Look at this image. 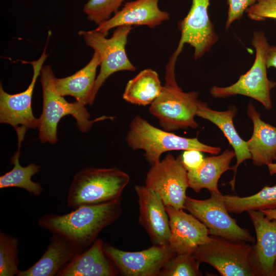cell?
Listing matches in <instances>:
<instances>
[{
  "label": "cell",
  "mask_w": 276,
  "mask_h": 276,
  "mask_svg": "<svg viewBox=\"0 0 276 276\" xmlns=\"http://www.w3.org/2000/svg\"><path fill=\"white\" fill-rule=\"evenodd\" d=\"M122 198L99 204L80 206L66 214L45 215L38 220L39 226L59 234L81 251L88 248L100 232L117 220L122 213Z\"/></svg>",
  "instance_id": "1"
},
{
  "label": "cell",
  "mask_w": 276,
  "mask_h": 276,
  "mask_svg": "<svg viewBox=\"0 0 276 276\" xmlns=\"http://www.w3.org/2000/svg\"><path fill=\"white\" fill-rule=\"evenodd\" d=\"M179 54L175 51L171 57L166 66L162 91L149 109L164 130L170 132L198 127L195 120L200 102L198 93L184 92L176 81L175 65Z\"/></svg>",
  "instance_id": "2"
},
{
  "label": "cell",
  "mask_w": 276,
  "mask_h": 276,
  "mask_svg": "<svg viewBox=\"0 0 276 276\" xmlns=\"http://www.w3.org/2000/svg\"><path fill=\"white\" fill-rule=\"evenodd\" d=\"M55 76L52 67H42L40 82L42 86L43 107L38 119L39 139L41 143L55 144L57 141V126L62 118L72 116L76 120L77 126L82 132H87L96 122L113 117L102 116L90 120V114L85 105L78 102H68L57 91L54 84Z\"/></svg>",
  "instance_id": "3"
},
{
  "label": "cell",
  "mask_w": 276,
  "mask_h": 276,
  "mask_svg": "<svg viewBox=\"0 0 276 276\" xmlns=\"http://www.w3.org/2000/svg\"><path fill=\"white\" fill-rule=\"evenodd\" d=\"M129 147L142 150L144 156L151 166L160 162L161 155L167 151L197 150L212 154H218L221 149L207 145L197 137L187 138L157 128L139 115L131 121L125 138Z\"/></svg>",
  "instance_id": "4"
},
{
  "label": "cell",
  "mask_w": 276,
  "mask_h": 276,
  "mask_svg": "<svg viewBox=\"0 0 276 276\" xmlns=\"http://www.w3.org/2000/svg\"><path fill=\"white\" fill-rule=\"evenodd\" d=\"M129 180V175L117 167L83 169L74 176L67 196V206L75 209L121 198Z\"/></svg>",
  "instance_id": "5"
},
{
  "label": "cell",
  "mask_w": 276,
  "mask_h": 276,
  "mask_svg": "<svg viewBox=\"0 0 276 276\" xmlns=\"http://www.w3.org/2000/svg\"><path fill=\"white\" fill-rule=\"evenodd\" d=\"M251 44L256 55L250 68L241 75L235 83L226 87L214 86L210 93L216 98H226L238 95L248 97L269 110L272 107L271 90L276 86V82L267 77L266 59L270 45L263 31L254 32Z\"/></svg>",
  "instance_id": "6"
},
{
  "label": "cell",
  "mask_w": 276,
  "mask_h": 276,
  "mask_svg": "<svg viewBox=\"0 0 276 276\" xmlns=\"http://www.w3.org/2000/svg\"><path fill=\"white\" fill-rule=\"evenodd\" d=\"M131 26L117 27L112 36L106 38L104 33L96 30L80 31L86 44L97 52L100 57V70L97 76L88 104L91 105L98 91L106 80L112 74L121 71H134L136 67L128 59L126 45L127 37L131 30Z\"/></svg>",
  "instance_id": "7"
},
{
  "label": "cell",
  "mask_w": 276,
  "mask_h": 276,
  "mask_svg": "<svg viewBox=\"0 0 276 276\" xmlns=\"http://www.w3.org/2000/svg\"><path fill=\"white\" fill-rule=\"evenodd\" d=\"M252 245L212 236L193 254L200 263L214 267L222 276H257L252 260Z\"/></svg>",
  "instance_id": "8"
},
{
  "label": "cell",
  "mask_w": 276,
  "mask_h": 276,
  "mask_svg": "<svg viewBox=\"0 0 276 276\" xmlns=\"http://www.w3.org/2000/svg\"><path fill=\"white\" fill-rule=\"evenodd\" d=\"M210 194V197L204 200L187 196L185 209L208 228L210 235L235 241L254 243L255 239L249 231L240 227L229 215L220 191Z\"/></svg>",
  "instance_id": "9"
},
{
  "label": "cell",
  "mask_w": 276,
  "mask_h": 276,
  "mask_svg": "<svg viewBox=\"0 0 276 276\" xmlns=\"http://www.w3.org/2000/svg\"><path fill=\"white\" fill-rule=\"evenodd\" d=\"M154 191L165 206L185 209L186 191L189 186L188 171L181 157L168 153L158 163L151 166L145 179V185Z\"/></svg>",
  "instance_id": "10"
},
{
  "label": "cell",
  "mask_w": 276,
  "mask_h": 276,
  "mask_svg": "<svg viewBox=\"0 0 276 276\" xmlns=\"http://www.w3.org/2000/svg\"><path fill=\"white\" fill-rule=\"evenodd\" d=\"M103 250L122 275L158 276L166 263L176 255L169 244L154 245L139 251H126L104 243Z\"/></svg>",
  "instance_id": "11"
},
{
  "label": "cell",
  "mask_w": 276,
  "mask_h": 276,
  "mask_svg": "<svg viewBox=\"0 0 276 276\" xmlns=\"http://www.w3.org/2000/svg\"><path fill=\"white\" fill-rule=\"evenodd\" d=\"M210 1L192 0L189 13L178 24L181 36L177 49L182 51L185 44H189L195 59L209 52L218 39L209 15Z\"/></svg>",
  "instance_id": "12"
},
{
  "label": "cell",
  "mask_w": 276,
  "mask_h": 276,
  "mask_svg": "<svg viewBox=\"0 0 276 276\" xmlns=\"http://www.w3.org/2000/svg\"><path fill=\"white\" fill-rule=\"evenodd\" d=\"M47 44L39 58L31 62L33 75L31 82L23 92L14 95L6 93L0 84V123L9 124L15 129L19 127L26 130L38 127L36 119L32 109V98L37 79L40 75L42 65L48 56L46 53Z\"/></svg>",
  "instance_id": "13"
},
{
  "label": "cell",
  "mask_w": 276,
  "mask_h": 276,
  "mask_svg": "<svg viewBox=\"0 0 276 276\" xmlns=\"http://www.w3.org/2000/svg\"><path fill=\"white\" fill-rule=\"evenodd\" d=\"M165 208L170 229L169 244L176 254H193L199 246L212 240L208 228L193 215L183 209Z\"/></svg>",
  "instance_id": "14"
},
{
  "label": "cell",
  "mask_w": 276,
  "mask_h": 276,
  "mask_svg": "<svg viewBox=\"0 0 276 276\" xmlns=\"http://www.w3.org/2000/svg\"><path fill=\"white\" fill-rule=\"evenodd\" d=\"M138 197L139 222L154 245L169 244L170 229L168 214L160 197L145 186H135Z\"/></svg>",
  "instance_id": "15"
},
{
  "label": "cell",
  "mask_w": 276,
  "mask_h": 276,
  "mask_svg": "<svg viewBox=\"0 0 276 276\" xmlns=\"http://www.w3.org/2000/svg\"><path fill=\"white\" fill-rule=\"evenodd\" d=\"M247 212L256 235L252 260L257 276H271L276 260V220L268 219L260 211Z\"/></svg>",
  "instance_id": "16"
},
{
  "label": "cell",
  "mask_w": 276,
  "mask_h": 276,
  "mask_svg": "<svg viewBox=\"0 0 276 276\" xmlns=\"http://www.w3.org/2000/svg\"><path fill=\"white\" fill-rule=\"evenodd\" d=\"M159 0H135L126 3L121 10L95 29L107 35L122 26H146L154 28L170 19V14L158 7Z\"/></svg>",
  "instance_id": "17"
},
{
  "label": "cell",
  "mask_w": 276,
  "mask_h": 276,
  "mask_svg": "<svg viewBox=\"0 0 276 276\" xmlns=\"http://www.w3.org/2000/svg\"><path fill=\"white\" fill-rule=\"evenodd\" d=\"M103 241L97 238L87 249L78 253L58 276H115L118 269L103 250Z\"/></svg>",
  "instance_id": "18"
},
{
  "label": "cell",
  "mask_w": 276,
  "mask_h": 276,
  "mask_svg": "<svg viewBox=\"0 0 276 276\" xmlns=\"http://www.w3.org/2000/svg\"><path fill=\"white\" fill-rule=\"evenodd\" d=\"M237 108L231 106L225 111L215 110L210 108L206 103L200 100L196 116L210 121L216 125L223 132L234 149L236 157V164L232 167L234 177L229 181L232 190H234L235 177L237 169L243 162L251 158L246 141H244L236 130L233 119L237 114Z\"/></svg>",
  "instance_id": "19"
},
{
  "label": "cell",
  "mask_w": 276,
  "mask_h": 276,
  "mask_svg": "<svg viewBox=\"0 0 276 276\" xmlns=\"http://www.w3.org/2000/svg\"><path fill=\"white\" fill-rule=\"evenodd\" d=\"M80 250L63 236L53 233L48 247L39 260L27 269L19 270L17 276H53Z\"/></svg>",
  "instance_id": "20"
},
{
  "label": "cell",
  "mask_w": 276,
  "mask_h": 276,
  "mask_svg": "<svg viewBox=\"0 0 276 276\" xmlns=\"http://www.w3.org/2000/svg\"><path fill=\"white\" fill-rule=\"evenodd\" d=\"M247 114L253 123V132L247 142L252 163L267 166L276 160V127L263 121L251 103Z\"/></svg>",
  "instance_id": "21"
},
{
  "label": "cell",
  "mask_w": 276,
  "mask_h": 276,
  "mask_svg": "<svg viewBox=\"0 0 276 276\" xmlns=\"http://www.w3.org/2000/svg\"><path fill=\"white\" fill-rule=\"evenodd\" d=\"M99 53L95 51L89 62L73 75L64 78H55L54 84L62 96H71L77 101L88 104L96 79L97 69L100 65Z\"/></svg>",
  "instance_id": "22"
},
{
  "label": "cell",
  "mask_w": 276,
  "mask_h": 276,
  "mask_svg": "<svg viewBox=\"0 0 276 276\" xmlns=\"http://www.w3.org/2000/svg\"><path fill=\"white\" fill-rule=\"evenodd\" d=\"M235 156L234 150L226 149L220 155L204 158L197 169L188 172L189 187L196 193L203 189L219 191L218 180L223 173L232 170L230 164Z\"/></svg>",
  "instance_id": "23"
},
{
  "label": "cell",
  "mask_w": 276,
  "mask_h": 276,
  "mask_svg": "<svg viewBox=\"0 0 276 276\" xmlns=\"http://www.w3.org/2000/svg\"><path fill=\"white\" fill-rule=\"evenodd\" d=\"M163 87L158 74L152 69H145L128 81L123 98L132 104L150 105L159 96Z\"/></svg>",
  "instance_id": "24"
},
{
  "label": "cell",
  "mask_w": 276,
  "mask_h": 276,
  "mask_svg": "<svg viewBox=\"0 0 276 276\" xmlns=\"http://www.w3.org/2000/svg\"><path fill=\"white\" fill-rule=\"evenodd\" d=\"M18 150L11 158L13 169L0 176V189L16 187L23 189L35 196H40L43 188L41 185L32 180V177L40 171V166L31 163L22 167L19 163L20 148L25 136L18 135Z\"/></svg>",
  "instance_id": "25"
},
{
  "label": "cell",
  "mask_w": 276,
  "mask_h": 276,
  "mask_svg": "<svg viewBox=\"0 0 276 276\" xmlns=\"http://www.w3.org/2000/svg\"><path fill=\"white\" fill-rule=\"evenodd\" d=\"M225 205L229 213L241 214L249 210L261 211L276 209V185L265 186L249 196L223 195Z\"/></svg>",
  "instance_id": "26"
},
{
  "label": "cell",
  "mask_w": 276,
  "mask_h": 276,
  "mask_svg": "<svg viewBox=\"0 0 276 276\" xmlns=\"http://www.w3.org/2000/svg\"><path fill=\"white\" fill-rule=\"evenodd\" d=\"M18 240L0 232V276L17 275L19 270Z\"/></svg>",
  "instance_id": "27"
},
{
  "label": "cell",
  "mask_w": 276,
  "mask_h": 276,
  "mask_svg": "<svg viewBox=\"0 0 276 276\" xmlns=\"http://www.w3.org/2000/svg\"><path fill=\"white\" fill-rule=\"evenodd\" d=\"M200 264L193 254H176L166 263L158 276H201Z\"/></svg>",
  "instance_id": "28"
},
{
  "label": "cell",
  "mask_w": 276,
  "mask_h": 276,
  "mask_svg": "<svg viewBox=\"0 0 276 276\" xmlns=\"http://www.w3.org/2000/svg\"><path fill=\"white\" fill-rule=\"evenodd\" d=\"M125 0H89L84 6L83 11L87 19L97 25L110 18Z\"/></svg>",
  "instance_id": "29"
},
{
  "label": "cell",
  "mask_w": 276,
  "mask_h": 276,
  "mask_svg": "<svg viewBox=\"0 0 276 276\" xmlns=\"http://www.w3.org/2000/svg\"><path fill=\"white\" fill-rule=\"evenodd\" d=\"M246 12L249 19L255 21L276 19V0H257Z\"/></svg>",
  "instance_id": "30"
},
{
  "label": "cell",
  "mask_w": 276,
  "mask_h": 276,
  "mask_svg": "<svg viewBox=\"0 0 276 276\" xmlns=\"http://www.w3.org/2000/svg\"><path fill=\"white\" fill-rule=\"evenodd\" d=\"M228 5L225 28L228 29L235 21L240 20L246 10L257 0H227Z\"/></svg>",
  "instance_id": "31"
},
{
  "label": "cell",
  "mask_w": 276,
  "mask_h": 276,
  "mask_svg": "<svg viewBox=\"0 0 276 276\" xmlns=\"http://www.w3.org/2000/svg\"><path fill=\"white\" fill-rule=\"evenodd\" d=\"M180 157L182 163L188 172L197 169L204 158L201 151L194 149L184 151Z\"/></svg>",
  "instance_id": "32"
},
{
  "label": "cell",
  "mask_w": 276,
  "mask_h": 276,
  "mask_svg": "<svg viewBox=\"0 0 276 276\" xmlns=\"http://www.w3.org/2000/svg\"><path fill=\"white\" fill-rule=\"evenodd\" d=\"M266 65L267 68H276V45H269L266 55Z\"/></svg>",
  "instance_id": "33"
},
{
  "label": "cell",
  "mask_w": 276,
  "mask_h": 276,
  "mask_svg": "<svg viewBox=\"0 0 276 276\" xmlns=\"http://www.w3.org/2000/svg\"><path fill=\"white\" fill-rule=\"evenodd\" d=\"M260 211L263 212L268 219L276 220V209H265Z\"/></svg>",
  "instance_id": "34"
},
{
  "label": "cell",
  "mask_w": 276,
  "mask_h": 276,
  "mask_svg": "<svg viewBox=\"0 0 276 276\" xmlns=\"http://www.w3.org/2000/svg\"><path fill=\"white\" fill-rule=\"evenodd\" d=\"M267 166L271 175L276 174V162L269 164Z\"/></svg>",
  "instance_id": "35"
},
{
  "label": "cell",
  "mask_w": 276,
  "mask_h": 276,
  "mask_svg": "<svg viewBox=\"0 0 276 276\" xmlns=\"http://www.w3.org/2000/svg\"><path fill=\"white\" fill-rule=\"evenodd\" d=\"M271 276H276V260L274 263V267L271 273Z\"/></svg>",
  "instance_id": "36"
}]
</instances>
